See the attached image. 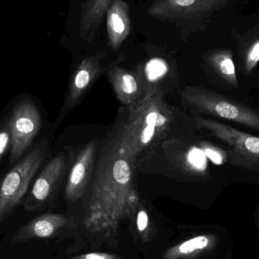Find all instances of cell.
I'll return each instance as SVG.
<instances>
[{
    "label": "cell",
    "instance_id": "obj_1",
    "mask_svg": "<svg viewBox=\"0 0 259 259\" xmlns=\"http://www.w3.org/2000/svg\"><path fill=\"white\" fill-rule=\"evenodd\" d=\"M136 163L121 149L117 136L104 145L83 219L88 231H113L135 214L140 205L134 181Z\"/></svg>",
    "mask_w": 259,
    "mask_h": 259
},
{
    "label": "cell",
    "instance_id": "obj_2",
    "mask_svg": "<svg viewBox=\"0 0 259 259\" xmlns=\"http://www.w3.org/2000/svg\"><path fill=\"white\" fill-rule=\"evenodd\" d=\"M129 108L128 118L117 137L121 149L137 162L143 152L166 135L173 112L158 87L148 90L142 100Z\"/></svg>",
    "mask_w": 259,
    "mask_h": 259
},
{
    "label": "cell",
    "instance_id": "obj_3",
    "mask_svg": "<svg viewBox=\"0 0 259 259\" xmlns=\"http://www.w3.org/2000/svg\"><path fill=\"white\" fill-rule=\"evenodd\" d=\"M194 122L225 146L232 184H259V137L200 115Z\"/></svg>",
    "mask_w": 259,
    "mask_h": 259
},
{
    "label": "cell",
    "instance_id": "obj_4",
    "mask_svg": "<svg viewBox=\"0 0 259 259\" xmlns=\"http://www.w3.org/2000/svg\"><path fill=\"white\" fill-rule=\"evenodd\" d=\"M181 100L200 115L232 121L259 132V111L235 99L202 87H186Z\"/></svg>",
    "mask_w": 259,
    "mask_h": 259
},
{
    "label": "cell",
    "instance_id": "obj_5",
    "mask_svg": "<svg viewBox=\"0 0 259 259\" xmlns=\"http://www.w3.org/2000/svg\"><path fill=\"white\" fill-rule=\"evenodd\" d=\"M48 154L47 141L42 140L0 181V223L19 206Z\"/></svg>",
    "mask_w": 259,
    "mask_h": 259
},
{
    "label": "cell",
    "instance_id": "obj_6",
    "mask_svg": "<svg viewBox=\"0 0 259 259\" xmlns=\"http://www.w3.org/2000/svg\"><path fill=\"white\" fill-rule=\"evenodd\" d=\"M8 121L12 135L9 164L12 166L22 158L39 134L42 120L36 105L26 98L14 106Z\"/></svg>",
    "mask_w": 259,
    "mask_h": 259
},
{
    "label": "cell",
    "instance_id": "obj_7",
    "mask_svg": "<svg viewBox=\"0 0 259 259\" xmlns=\"http://www.w3.org/2000/svg\"><path fill=\"white\" fill-rule=\"evenodd\" d=\"M70 158L65 152H59L42 169L26 199L25 209L36 211L44 208L54 198L66 175Z\"/></svg>",
    "mask_w": 259,
    "mask_h": 259
},
{
    "label": "cell",
    "instance_id": "obj_8",
    "mask_svg": "<svg viewBox=\"0 0 259 259\" xmlns=\"http://www.w3.org/2000/svg\"><path fill=\"white\" fill-rule=\"evenodd\" d=\"M228 0H156L148 9L151 17L175 21L195 18L222 7Z\"/></svg>",
    "mask_w": 259,
    "mask_h": 259
},
{
    "label": "cell",
    "instance_id": "obj_9",
    "mask_svg": "<svg viewBox=\"0 0 259 259\" xmlns=\"http://www.w3.org/2000/svg\"><path fill=\"white\" fill-rule=\"evenodd\" d=\"M104 56L105 53H98L86 58L74 71L64 104L68 112L80 103L88 90L104 71L101 65V59Z\"/></svg>",
    "mask_w": 259,
    "mask_h": 259
},
{
    "label": "cell",
    "instance_id": "obj_10",
    "mask_svg": "<svg viewBox=\"0 0 259 259\" xmlns=\"http://www.w3.org/2000/svg\"><path fill=\"white\" fill-rule=\"evenodd\" d=\"M97 155L95 142L88 143L77 155L70 170L65 187V197L76 202L83 196L92 176Z\"/></svg>",
    "mask_w": 259,
    "mask_h": 259
},
{
    "label": "cell",
    "instance_id": "obj_11",
    "mask_svg": "<svg viewBox=\"0 0 259 259\" xmlns=\"http://www.w3.org/2000/svg\"><path fill=\"white\" fill-rule=\"evenodd\" d=\"M108 77L117 99L122 104L131 107L144 97V87L137 70L132 71L118 65H111Z\"/></svg>",
    "mask_w": 259,
    "mask_h": 259
},
{
    "label": "cell",
    "instance_id": "obj_12",
    "mask_svg": "<svg viewBox=\"0 0 259 259\" xmlns=\"http://www.w3.org/2000/svg\"><path fill=\"white\" fill-rule=\"evenodd\" d=\"M204 59L210 75L218 85L227 91L239 89L235 64L231 50H212L205 55Z\"/></svg>",
    "mask_w": 259,
    "mask_h": 259
},
{
    "label": "cell",
    "instance_id": "obj_13",
    "mask_svg": "<svg viewBox=\"0 0 259 259\" xmlns=\"http://www.w3.org/2000/svg\"><path fill=\"white\" fill-rule=\"evenodd\" d=\"M106 27L109 46L118 50L131 30L129 6L124 0H113L106 11Z\"/></svg>",
    "mask_w": 259,
    "mask_h": 259
},
{
    "label": "cell",
    "instance_id": "obj_14",
    "mask_svg": "<svg viewBox=\"0 0 259 259\" xmlns=\"http://www.w3.org/2000/svg\"><path fill=\"white\" fill-rule=\"evenodd\" d=\"M66 222V217L63 214H42L17 231L12 241L20 243L33 238H47L65 226Z\"/></svg>",
    "mask_w": 259,
    "mask_h": 259
},
{
    "label": "cell",
    "instance_id": "obj_15",
    "mask_svg": "<svg viewBox=\"0 0 259 259\" xmlns=\"http://www.w3.org/2000/svg\"><path fill=\"white\" fill-rule=\"evenodd\" d=\"M113 0H88L82 6L80 36L86 42H91L103 22L108 8Z\"/></svg>",
    "mask_w": 259,
    "mask_h": 259
},
{
    "label": "cell",
    "instance_id": "obj_16",
    "mask_svg": "<svg viewBox=\"0 0 259 259\" xmlns=\"http://www.w3.org/2000/svg\"><path fill=\"white\" fill-rule=\"evenodd\" d=\"M259 62V37L241 49L239 56V69L244 75L252 74Z\"/></svg>",
    "mask_w": 259,
    "mask_h": 259
},
{
    "label": "cell",
    "instance_id": "obj_17",
    "mask_svg": "<svg viewBox=\"0 0 259 259\" xmlns=\"http://www.w3.org/2000/svg\"><path fill=\"white\" fill-rule=\"evenodd\" d=\"M137 71L143 82L144 89L146 83L149 82V85L148 89L146 90L147 91L148 90L156 87L155 83L164 77V74L167 72V65L161 59H152L146 64L144 69H137Z\"/></svg>",
    "mask_w": 259,
    "mask_h": 259
},
{
    "label": "cell",
    "instance_id": "obj_18",
    "mask_svg": "<svg viewBox=\"0 0 259 259\" xmlns=\"http://www.w3.org/2000/svg\"><path fill=\"white\" fill-rule=\"evenodd\" d=\"M11 140H12V135H11L10 126L7 119L0 126V162L8 148L11 146Z\"/></svg>",
    "mask_w": 259,
    "mask_h": 259
},
{
    "label": "cell",
    "instance_id": "obj_19",
    "mask_svg": "<svg viewBox=\"0 0 259 259\" xmlns=\"http://www.w3.org/2000/svg\"><path fill=\"white\" fill-rule=\"evenodd\" d=\"M138 211L137 214V231L141 237H145L147 234L148 227H149V215L144 208L141 205H139Z\"/></svg>",
    "mask_w": 259,
    "mask_h": 259
},
{
    "label": "cell",
    "instance_id": "obj_20",
    "mask_svg": "<svg viewBox=\"0 0 259 259\" xmlns=\"http://www.w3.org/2000/svg\"><path fill=\"white\" fill-rule=\"evenodd\" d=\"M69 259H123L120 256L103 252H92V253L83 254L78 256L72 257Z\"/></svg>",
    "mask_w": 259,
    "mask_h": 259
},
{
    "label": "cell",
    "instance_id": "obj_21",
    "mask_svg": "<svg viewBox=\"0 0 259 259\" xmlns=\"http://www.w3.org/2000/svg\"><path fill=\"white\" fill-rule=\"evenodd\" d=\"M254 226L256 231L257 237L259 240V202L256 205L255 212H254Z\"/></svg>",
    "mask_w": 259,
    "mask_h": 259
}]
</instances>
